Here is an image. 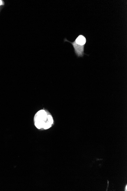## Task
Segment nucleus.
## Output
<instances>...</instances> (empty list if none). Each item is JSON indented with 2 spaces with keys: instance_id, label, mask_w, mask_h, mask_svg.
Listing matches in <instances>:
<instances>
[{
  "instance_id": "4",
  "label": "nucleus",
  "mask_w": 127,
  "mask_h": 191,
  "mask_svg": "<svg viewBox=\"0 0 127 191\" xmlns=\"http://www.w3.org/2000/svg\"><path fill=\"white\" fill-rule=\"evenodd\" d=\"M4 1H0V7L1 6V5H4Z\"/></svg>"
},
{
  "instance_id": "1",
  "label": "nucleus",
  "mask_w": 127,
  "mask_h": 191,
  "mask_svg": "<svg viewBox=\"0 0 127 191\" xmlns=\"http://www.w3.org/2000/svg\"><path fill=\"white\" fill-rule=\"evenodd\" d=\"M33 120L36 128L41 130L50 129L54 125L52 115L45 110L38 111L34 116Z\"/></svg>"
},
{
  "instance_id": "3",
  "label": "nucleus",
  "mask_w": 127,
  "mask_h": 191,
  "mask_svg": "<svg viewBox=\"0 0 127 191\" xmlns=\"http://www.w3.org/2000/svg\"><path fill=\"white\" fill-rule=\"evenodd\" d=\"M75 40L76 43L79 44L83 45L86 43V37L82 34L79 35Z\"/></svg>"
},
{
  "instance_id": "2",
  "label": "nucleus",
  "mask_w": 127,
  "mask_h": 191,
  "mask_svg": "<svg viewBox=\"0 0 127 191\" xmlns=\"http://www.w3.org/2000/svg\"><path fill=\"white\" fill-rule=\"evenodd\" d=\"M64 41L68 42L72 44L74 48V51L75 55L78 57H82L85 54H86L85 53L84 51L85 47L86 44L83 45L79 44L76 43L75 40L74 41L71 42L69 41L66 38L65 39Z\"/></svg>"
},
{
  "instance_id": "5",
  "label": "nucleus",
  "mask_w": 127,
  "mask_h": 191,
  "mask_svg": "<svg viewBox=\"0 0 127 191\" xmlns=\"http://www.w3.org/2000/svg\"><path fill=\"white\" fill-rule=\"evenodd\" d=\"M1 7H0V10H1Z\"/></svg>"
}]
</instances>
